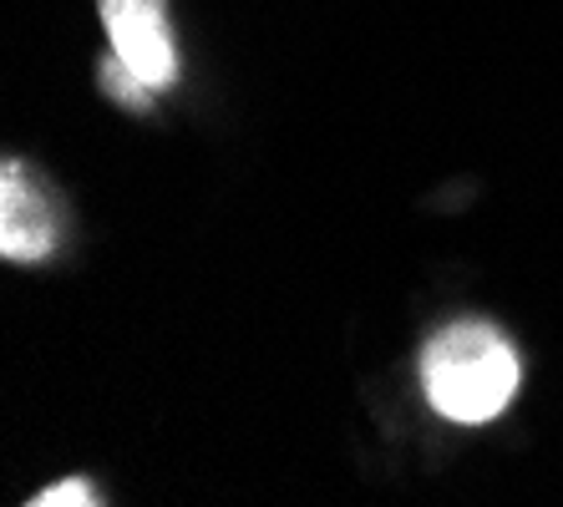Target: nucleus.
Returning <instances> with one entry per match:
<instances>
[{
  "label": "nucleus",
  "instance_id": "4",
  "mask_svg": "<svg viewBox=\"0 0 563 507\" xmlns=\"http://www.w3.org/2000/svg\"><path fill=\"white\" fill-rule=\"evenodd\" d=\"M97 77H102V91H107V97H112V102H122V107H137V112H143V107L153 102V97H147V91H153V87H147V81L137 77V71H132V66L122 62L118 52H112L102 66H97Z\"/></svg>",
  "mask_w": 563,
  "mask_h": 507
},
{
  "label": "nucleus",
  "instance_id": "5",
  "mask_svg": "<svg viewBox=\"0 0 563 507\" xmlns=\"http://www.w3.org/2000/svg\"><path fill=\"white\" fill-rule=\"evenodd\" d=\"M62 503L87 507V503H97V497H92V487H87V482H56V487H46V493L31 497V507H62Z\"/></svg>",
  "mask_w": 563,
  "mask_h": 507
},
{
  "label": "nucleus",
  "instance_id": "1",
  "mask_svg": "<svg viewBox=\"0 0 563 507\" xmlns=\"http://www.w3.org/2000/svg\"><path fill=\"white\" fill-rule=\"evenodd\" d=\"M518 355L493 326L462 320L421 345V390L442 417L477 427L518 396Z\"/></svg>",
  "mask_w": 563,
  "mask_h": 507
},
{
  "label": "nucleus",
  "instance_id": "3",
  "mask_svg": "<svg viewBox=\"0 0 563 507\" xmlns=\"http://www.w3.org/2000/svg\"><path fill=\"white\" fill-rule=\"evenodd\" d=\"M52 244H56V219L46 209V194L21 163H5V173H0V254L11 264H26V260H46Z\"/></svg>",
  "mask_w": 563,
  "mask_h": 507
},
{
  "label": "nucleus",
  "instance_id": "2",
  "mask_svg": "<svg viewBox=\"0 0 563 507\" xmlns=\"http://www.w3.org/2000/svg\"><path fill=\"white\" fill-rule=\"evenodd\" d=\"M102 26L112 36V52L147 81V87H173L178 77V46L168 31V5L163 0H102Z\"/></svg>",
  "mask_w": 563,
  "mask_h": 507
}]
</instances>
